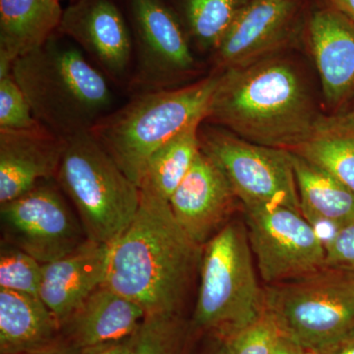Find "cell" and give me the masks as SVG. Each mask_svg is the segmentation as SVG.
<instances>
[{
  "instance_id": "cell-1",
  "label": "cell",
  "mask_w": 354,
  "mask_h": 354,
  "mask_svg": "<svg viewBox=\"0 0 354 354\" xmlns=\"http://www.w3.org/2000/svg\"><path fill=\"white\" fill-rule=\"evenodd\" d=\"M206 120L258 145L295 150L324 120L297 65L278 55L223 70Z\"/></svg>"
},
{
  "instance_id": "cell-2",
  "label": "cell",
  "mask_w": 354,
  "mask_h": 354,
  "mask_svg": "<svg viewBox=\"0 0 354 354\" xmlns=\"http://www.w3.org/2000/svg\"><path fill=\"white\" fill-rule=\"evenodd\" d=\"M136 216L111 244L104 286L146 316L178 315L201 247L186 234L167 200L141 190Z\"/></svg>"
},
{
  "instance_id": "cell-3",
  "label": "cell",
  "mask_w": 354,
  "mask_h": 354,
  "mask_svg": "<svg viewBox=\"0 0 354 354\" xmlns=\"http://www.w3.org/2000/svg\"><path fill=\"white\" fill-rule=\"evenodd\" d=\"M11 75L37 120L62 138L90 131L111 113L114 95L108 77L81 48L55 35L16 59Z\"/></svg>"
},
{
  "instance_id": "cell-4",
  "label": "cell",
  "mask_w": 354,
  "mask_h": 354,
  "mask_svg": "<svg viewBox=\"0 0 354 354\" xmlns=\"http://www.w3.org/2000/svg\"><path fill=\"white\" fill-rule=\"evenodd\" d=\"M218 76L181 88L139 93L90 132L139 187L151 156L179 133L206 120Z\"/></svg>"
},
{
  "instance_id": "cell-5",
  "label": "cell",
  "mask_w": 354,
  "mask_h": 354,
  "mask_svg": "<svg viewBox=\"0 0 354 354\" xmlns=\"http://www.w3.org/2000/svg\"><path fill=\"white\" fill-rule=\"evenodd\" d=\"M57 179L91 241L113 244L138 211V185L90 131L65 139Z\"/></svg>"
},
{
  "instance_id": "cell-6",
  "label": "cell",
  "mask_w": 354,
  "mask_h": 354,
  "mask_svg": "<svg viewBox=\"0 0 354 354\" xmlns=\"http://www.w3.org/2000/svg\"><path fill=\"white\" fill-rule=\"evenodd\" d=\"M265 309V290L258 283L245 223L228 221L203 249L193 326L214 330L225 341Z\"/></svg>"
},
{
  "instance_id": "cell-7",
  "label": "cell",
  "mask_w": 354,
  "mask_h": 354,
  "mask_svg": "<svg viewBox=\"0 0 354 354\" xmlns=\"http://www.w3.org/2000/svg\"><path fill=\"white\" fill-rule=\"evenodd\" d=\"M266 309L281 333L315 353L354 330V274L324 269L308 278L266 286Z\"/></svg>"
},
{
  "instance_id": "cell-8",
  "label": "cell",
  "mask_w": 354,
  "mask_h": 354,
  "mask_svg": "<svg viewBox=\"0 0 354 354\" xmlns=\"http://www.w3.org/2000/svg\"><path fill=\"white\" fill-rule=\"evenodd\" d=\"M199 136L201 150L220 167L243 209L281 206L301 213L290 151L258 145L227 129H200Z\"/></svg>"
},
{
  "instance_id": "cell-9",
  "label": "cell",
  "mask_w": 354,
  "mask_h": 354,
  "mask_svg": "<svg viewBox=\"0 0 354 354\" xmlns=\"http://www.w3.org/2000/svg\"><path fill=\"white\" fill-rule=\"evenodd\" d=\"M247 234L266 286L308 278L326 269L322 237L301 213L281 206L244 209Z\"/></svg>"
},
{
  "instance_id": "cell-10",
  "label": "cell",
  "mask_w": 354,
  "mask_h": 354,
  "mask_svg": "<svg viewBox=\"0 0 354 354\" xmlns=\"http://www.w3.org/2000/svg\"><path fill=\"white\" fill-rule=\"evenodd\" d=\"M0 218L6 242L41 264L64 257L88 239L64 198L48 183L0 205Z\"/></svg>"
},
{
  "instance_id": "cell-11",
  "label": "cell",
  "mask_w": 354,
  "mask_h": 354,
  "mask_svg": "<svg viewBox=\"0 0 354 354\" xmlns=\"http://www.w3.org/2000/svg\"><path fill=\"white\" fill-rule=\"evenodd\" d=\"M131 13L136 39L133 90L139 94L172 88L195 67L183 28L162 0H131Z\"/></svg>"
},
{
  "instance_id": "cell-12",
  "label": "cell",
  "mask_w": 354,
  "mask_h": 354,
  "mask_svg": "<svg viewBox=\"0 0 354 354\" xmlns=\"http://www.w3.org/2000/svg\"><path fill=\"white\" fill-rule=\"evenodd\" d=\"M302 0H249L216 50L223 68L271 57L297 32Z\"/></svg>"
},
{
  "instance_id": "cell-13",
  "label": "cell",
  "mask_w": 354,
  "mask_h": 354,
  "mask_svg": "<svg viewBox=\"0 0 354 354\" xmlns=\"http://www.w3.org/2000/svg\"><path fill=\"white\" fill-rule=\"evenodd\" d=\"M58 32L73 39L111 80L122 82L133 57L131 35L111 0H79L64 11Z\"/></svg>"
},
{
  "instance_id": "cell-14",
  "label": "cell",
  "mask_w": 354,
  "mask_h": 354,
  "mask_svg": "<svg viewBox=\"0 0 354 354\" xmlns=\"http://www.w3.org/2000/svg\"><path fill=\"white\" fill-rule=\"evenodd\" d=\"M237 200L220 167L201 150L169 202L177 223L202 247L227 225Z\"/></svg>"
},
{
  "instance_id": "cell-15",
  "label": "cell",
  "mask_w": 354,
  "mask_h": 354,
  "mask_svg": "<svg viewBox=\"0 0 354 354\" xmlns=\"http://www.w3.org/2000/svg\"><path fill=\"white\" fill-rule=\"evenodd\" d=\"M307 37L324 99L339 113L354 102V22L332 7L319 9L310 17Z\"/></svg>"
},
{
  "instance_id": "cell-16",
  "label": "cell",
  "mask_w": 354,
  "mask_h": 354,
  "mask_svg": "<svg viewBox=\"0 0 354 354\" xmlns=\"http://www.w3.org/2000/svg\"><path fill=\"white\" fill-rule=\"evenodd\" d=\"M65 139L44 125L0 130V204L12 201L57 176Z\"/></svg>"
},
{
  "instance_id": "cell-17",
  "label": "cell",
  "mask_w": 354,
  "mask_h": 354,
  "mask_svg": "<svg viewBox=\"0 0 354 354\" xmlns=\"http://www.w3.org/2000/svg\"><path fill=\"white\" fill-rule=\"evenodd\" d=\"M111 244L87 239L71 253L43 265L39 298L64 324L106 281Z\"/></svg>"
},
{
  "instance_id": "cell-18",
  "label": "cell",
  "mask_w": 354,
  "mask_h": 354,
  "mask_svg": "<svg viewBox=\"0 0 354 354\" xmlns=\"http://www.w3.org/2000/svg\"><path fill=\"white\" fill-rule=\"evenodd\" d=\"M146 313L138 304L101 286L62 326L65 339L82 349L136 334Z\"/></svg>"
},
{
  "instance_id": "cell-19",
  "label": "cell",
  "mask_w": 354,
  "mask_h": 354,
  "mask_svg": "<svg viewBox=\"0 0 354 354\" xmlns=\"http://www.w3.org/2000/svg\"><path fill=\"white\" fill-rule=\"evenodd\" d=\"M290 153L302 215L317 232L323 228L326 245L341 228L353 223L354 194L323 167Z\"/></svg>"
},
{
  "instance_id": "cell-20",
  "label": "cell",
  "mask_w": 354,
  "mask_h": 354,
  "mask_svg": "<svg viewBox=\"0 0 354 354\" xmlns=\"http://www.w3.org/2000/svg\"><path fill=\"white\" fill-rule=\"evenodd\" d=\"M59 0H0V77L13 62L37 50L58 31Z\"/></svg>"
},
{
  "instance_id": "cell-21",
  "label": "cell",
  "mask_w": 354,
  "mask_h": 354,
  "mask_svg": "<svg viewBox=\"0 0 354 354\" xmlns=\"http://www.w3.org/2000/svg\"><path fill=\"white\" fill-rule=\"evenodd\" d=\"M62 335V324L41 298L0 288V354L39 351Z\"/></svg>"
},
{
  "instance_id": "cell-22",
  "label": "cell",
  "mask_w": 354,
  "mask_h": 354,
  "mask_svg": "<svg viewBox=\"0 0 354 354\" xmlns=\"http://www.w3.org/2000/svg\"><path fill=\"white\" fill-rule=\"evenodd\" d=\"M201 124L191 125L151 156L140 181V189L169 201L201 152Z\"/></svg>"
},
{
  "instance_id": "cell-23",
  "label": "cell",
  "mask_w": 354,
  "mask_h": 354,
  "mask_svg": "<svg viewBox=\"0 0 354 354\" xmlns=\"http://www.w3.org/2000/svg\"><path fill=\"white\" fill-rule=\"evenodd\" d=\"M325 118L315 134L291 152L329 171L354 194V133L330 127Z\"/></svg>"
},
{
  "instance_id": "cell-24",
  "label": "cell",
  "mask_w": 354,
  "mask_h": 354,
  "mask_svg": "<svg viewBox=\"0 0 354 354\" xmlns=\"http://www.w3.org/2000/svg\"><path fill=\"white\" fill-rule=\"evenodd\" d=\"M249 0H185L191 36L203 50H215Z\"/></svg>"
},
{
  "instance_id": "cell-25",
  "label": "cell",
  "mask_w": 354,
  "mask_h": 354,
  "mask_svg": "<svg viewBox=\"0 0 354 354\" xmlns=\"http://www.w3.org/2000/svg\"><path fill=\"white\" fill-rule=\"evenodd\" d=\"M43 265L31 255L2 243L0 253V288L39 297Z\"/></svg>"
},
{
  "instance_id": "cell-26",
  "label": "cell",
  "mask_w": 354,
  "mask_h": 354,
  "mask_svg": "<svg viewBox=\"0 0 354 354\" xmlns=\"http://www.w3.org/2000/svg\"><path fill=\"white\" fill-rule=\"evenodd\" d=\"M185 329L177 315L146 316L133 354H183Z\"/></svg>"
},
{
  "instance_id": "cell-27",
  "label": "cell",
  "mask_w": 354,
  "mask_h": 354,
  "mask_svg": "<svg viewBox=\"0 0 354 354\" xmlns=\"http://www.w3.org/2000/svg\"><path fill=\"white\" fill-rule=\"evenodd\" d=\"M281 335L276 319L265 309L259 318L223 342L230 354H272Z\"/></svg>"
},
{
  "instance_id": "cell-28",
  "label": "cell",
  "mask_w": 354,
  "mask_h": 354,
  "mask_svg": "<svg viewBox=\"0 0 354 354\" xmlns=\"http://www.w3.org/2000/svg\"><path fill=\"white\" fill-rule=\"evenodd\" d=\"M27 97L11 72L0 77V130H26L38 127Z\"/></svg>"
},
{
  "instance_id": "cell-29",
  "label": "cell",
  "mask_w": 354,
  "mask_h": 354,
  "mask_svg": "<svg viewBox=\"0 0 354 354\" xmlns=\"http://www.w3.org/2000/svg\"><path fill=\"white\" fill-rule=\"evenodd\" d=\"M326 268L354 274V221L326 243Z\"/></svg>"
},
{
  "instance_id": "cell-30",
  "label": "cell",
  "mask_w": 354,
  "mask_h": 354,
  "mask_svg": "<svg viewBox=\"0 0 354 354\" xmlns=\"http://www.w3.org/2000/svg\"><path fill=\"white\" fill-rule=\"evenodd\" d=\"M136 334L118 341L104 342L94 346L80 349V354H133Z\"/></svg>"
},
{
  "instance_id": "cell-31",
  "label": "cell",
  "mask_w": 354,
  "mask_h": 354,
  "mask_svg": "<svg viewBox=\"0 0 354 354\" xmlns=\"http://www.w3.org/2000/svg\"><path fill=\"white\" fill-rule=\"evenodd\" d=\"M325 120L330 127L354 133V102L339 113L326 116Z\"/></svg>"
},
{
  "instance_id": "cell-32",
  "label": "cell",
  "mask_w": 354,
  "mask_h": 354,
  "mask_svg": "<svg viewBox=\"0 0 354 354\" xmlns=\"http://www.w3.org/2000/svg\"><path fill=\"white\" fill-rule=\"evenodd\" d=\"M309 354H354V330L329 346Z\"/></svg>"
},
{
  "instance_id": "cell-33",
  "label": "cell",
  "mask_w": 354,
  "mask_h": 354,
  "mask_svg": "<svg viewBox=\"0 0 354 354\" xmlns=\"http://www.w3.org/2000/svg\"><path fill=\"white\" fill-rule=\"evenodd\" d=\"M26 354H80V348L64 339L48 348Z\"/></svg>"
},
{
  "instance_id": "cell-34",
  "label": "cell",
  "mask_w": 354,
  "mask_h": 354,
  "mask_svg": "<svg viewBox=\"0 0 354 354\" xmlns=\"http://www.w3.org/2000/svg\"><path fill=\"white\" fill-rule=\"evenodd\" d=\"M272 354H309V353L297 342L283 335Z\"/></svg>"
},
{
  "instance_id": "cell-35",
  "label": "cell",
  "mask_w": 354,
  "mask_h": 354,
  "mask_svg": "<svg viewBox=\"0 0 354 354\" xmlns=\"http://www.w3.org/2000/svg\"><path fill=\"white\" fill-rule=\"evenodd\" d=\"M329 6L354 22V0H328Z\"/></svg>"
},
{
  "instance_id": "cell-36",
  "label": "cell",
  "mask_w": 354,
  "mask_h": 354,
  "mask_svg": "<svg viewBox=\"0 0 354 354\" xmlns=\"http://www.w3.org/2000/svg\"><path fill=\"white\" fill-rule=\"evenodd\" d=\"M209 354H230V353H228L227 346V344H225V342L221 339L220 342H218V346H216V348Z\"/></svg>"
}]
</instances>
